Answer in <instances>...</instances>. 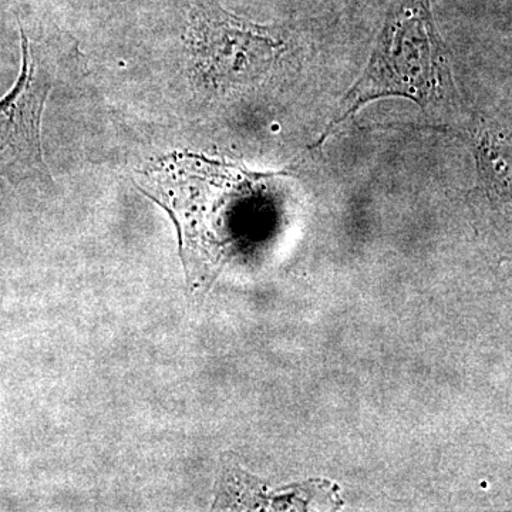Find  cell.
I'll list each match as a JSON object with an SVG mask.
<instances>
[{
  "instance_id": "1",
  "label": "cell",
  "mask_w": 512,
  "mask_h": 512,
  "mask_svg": "<svg viewBox=\"0 0 512 512\" xmlns=\"http://www.w3.org/2000/svg\"><path fill=\"white\" fill-rule=\"evenodd\" d=\"M453 92L450 60L430 0H400L387 16L369 64L340 103L319 144L370 101L400 96L429 107Z\"/></svg>"
},
{
  "instance_id": "2",
  "label": "cell",
  "mask_w": 512,
  "mask_h": 512,
  "mask_svg": "<svg viewBox=\"0 0 512 512\" xmlns=\"http://www.w3.org/2000/svg\"><path fill=\"white\" fill-rule=\"evenodd\" d=\"M191 39L202 77L221 90L261 79L281 49V42L268 29L235 18L215 6L194 10Z\"/></svg>"
},
{
  "instance_id": "3",
  "label": "cell",
  "mask_w": 512,
  "mask_h": 512,
  "mask_svg": "<svg viewBox=\"0 0 512 512\" xmlns=\"http://www.w3.org/2000/svg\"><path fill=\"white\" fill-rule=\"evenodd\" d=\"M50 90L49 72L22 30V72L0 100V178L19 183L50 177L42 150V114Z\"/></svg>"
}]
</instances>
